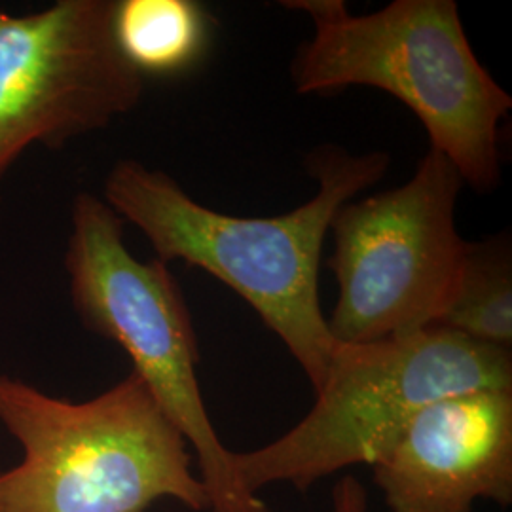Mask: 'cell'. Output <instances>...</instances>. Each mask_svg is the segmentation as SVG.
Returning a JSON list of instances; mask_svg holds the SVG:
<instances>
[{
	"label": "cell",
	"instance_id": "obj_1",
	"mask_svg": "<svg viewBox=\"0 0 512 512\" xmlns=\"http://www.w3.org/2000/svg\"><path fill=\"white\" fill-rule=\"evenodd\" d=\"M387 167L384 152L349 154L325 145L308 158L319 184L310 202L279 217H236L192 200L160 169L120 160L105 179L103 200L147 236L158 260H183L241 296L315 391L336 348L319 298L323 243L338 209L378 183Z\"/></svg>",
	"mask_w": 512,
	"mask_h": 512
},
{
	"label": "cell",
	"instance_id": "obj_2",
	"mask_svg": "<svg viewBox=\"0 0 512 512\" xmlns=\"http://www.w3.org/2000/svg\"><path fill=\"white\" fill-rule=\"evenodd\" d=\"M313 21V38L294 57L298 93L349 86L387 92L420 118L435 148L476 192L501 179L499 124L512 97L478 61L454 0H395L353 16L342 0H291Z\"/></svg>",
	"mask_w": 512,
	"mask_h": 512
},
{
	"label": "cell",
	"instance_id": "obj_3",
	"mask_svg": "<svg viewBox=\"0 0 512 512\" xmlns=\"http://www.w3.org/2000/svg\"><path fill=\"white\" fill-rule=\"evenodd\" d=\"M0 423L23 448L0 473V512H147L160 499L211 509L188 442L133 372L84 403L0 374Z\"/></svg>",
	"mask_w": 512,
	"mask_h": 512
},
{
	"label": "cell",
	"instance_id": "obj_4",
	"mask_svg": "<svg viewBox=\"0 0 512 512\" xmlns=\"http://www.w3.org/2000/svg\"><path fill=\"white\" fill-rule=\"evenodd\" d=\"M475 389H512L511 349L444 327L363 344H338L308 416L251 452H234L243 486L308 492L325 476L374 465L427 404Z\"/></svg>",
	"mask_w": 512,
	"mask_h": 512
},
{
	"label": "cell",
	"instance_id": "obj_5",
	"mask_svg": "<svg viewBox=\"0 0 512 512\" xmlns=\"http://www.w3.org/2000/svg\"><path fill=\"white\" fill-rule=\"evenodd\" d=\"M65 268L82 325L128 353L133 374L194 450L209 512H272L243 486L234 452L211 423L198 380V336L169 266L158 258L137 260L124 239V220L103 198L78 192Z\"/></svg>",
	"mask_w": 512,
	"mask_h": 512
},
{
	"label": "cell",
	"instance_id": "obj_6",
	"mask_svg": "<svg viewBox=\"0 0 512 512\" xmlns=\"http://www.w3.org/2000/svg\"><path fill=\"white\" fill-rule=\"evenodd\" d=\"M463 179L429 148L403 186L344 203L330 222L338 283L330 334L363 344L439 325L467 243L456 226Z\"/></svg>",
	"mask_w": 512,
	"mask_h": 512
},
{
	"label": "cell",
	"instance_id": "obj_7",
	"mask_svg": "<svg viewBox=\"0 0 512 512\" xmlns=\"http://www.w3.org/2000/svg\"><path fill=\"white\" fill-rule=\"evenodd\" d=\"M114 2L0 12V184L27 148H63L141 103L145 80L112 35Z\"/></svg>",
	"mask_w": 512,
	"mask_h": 512
},
{
	"label": "cell",
	"instance_id": "obj_8",
	"mask_svg": "<svg viewBox=\"0 0 512 512\" xmlns=\"http://www.w3.org/2000/svg\"><path fill=\"white\" fill-rule=\"evenodd\" d=\"M389 512H473L512 503V389H475L427 404L372 465Z\"/></svg>",
	"mask_w": 512,
	"mask_h": 512
},
{
	"label": "cell",
	"instance_id": "obj_9",
	"mask_svg": "<svg viewBox=\"0 0 512 512\" xmlns=\"http://www.w3.org/2000/svg\"><path fill=\"white\" fill-rule=\"evenodd\" d=\"M112 35L143 80H179L198 71L217 38V19L194 0H118Z\"/></svg>",
	"mask_w": 512,
	"mask_h": 512
},
{
	"label": "cell",
	"instance_id": "obj_10",
	"mask_svg": "<svg viewBox=\"0 0 512 512\" xmlns=\"http://www.w3.org/2000/svg\"><path fill=\"white\" fill-rule=\"evenodd\" d=\"M437 327L511 349L512 262L507 239L467 243L456 289Z\"/></svg>",
	"mask_w": 512,
	"mask_h": 512
},
{
	"label": "cell",
	"instance_id": "obj_11",
	"mask_svg": "<svg viewBox=\"0 0 512 512\" xmlns=\"http://www.w3.org/2000/svg\"><path fill=\"white\" fill-rule=\"evenodd\" d=\"M332 507L334 512H368L365 486L355 476H344L334 484Z\"/></svg>",
	"mask_w": 512,
	"mask_h": 512
}]
</instances>
